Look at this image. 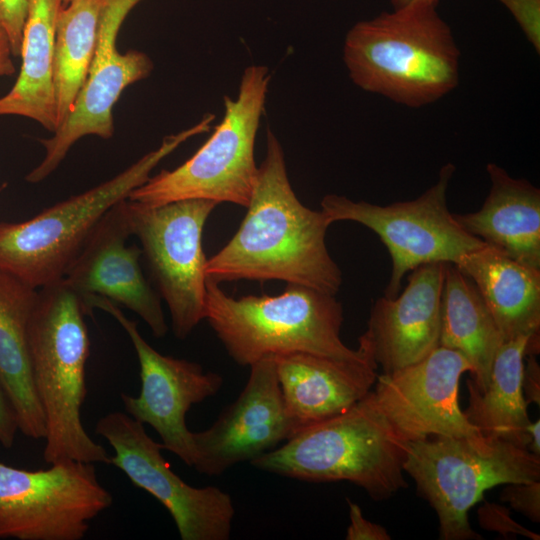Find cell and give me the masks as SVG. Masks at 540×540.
<instances>
[{"instance_id":"4fadbf2b","label":"cell","mask_w":540,"mask_h":540,"mask_svg":"<svg viewBox=\"0 0 540 540\" xmlns=\"http://www.w3.org/2000/svg\"><path fill=\"white\" fill-rule=\"evenodd\" d=\"M87 313L99 308L115 318L126 331L135 349L141 389L137 397L121 393V401L131 417L150 425L160 436L163 448L193 467L195 449L186 414L194 404L215 395L223 386V377L204 372L198 363L162 355L140 334L117 304L100 296L83 300Z\"/></svg>"},{"instance_id":"8d00e7d4","label":"cell","mask_w":540,"mask_h":540,"mask_svg":"<svg viewBox=\"0 0 540 540\" xmlns=\"http://www.w3.org/2000/svg\"><path fill=\"white\" fill-rule=\"evenodd\" d=\"M74 0H62L63 6L68 5L69 3L73 2Z\"/></svg>"},{"instance_id":"d6a6232c","label":"cell","mask_w":540,"mask_h":540,"mask_svg":"<svg viewBox=\"0 0 540 540\" xmlns=\"http://www.w3.org/2000/svg\"><path fill=\"white\" fill-rule=\"evenodd\" d=\"M522 390L527 404L540 403V367L535 355H528L527 365L523 369Z\"/></svg>"},{"instance_id":"d4e9b609","label":"cell","mask_w":540,"mask_h":540,"mask_svg":"<svg viewBox=\"0 0 540 540\" xmlns=\"http://www.w3.org/2000/svg\"><path fill=\"white\" fill-rule=\"evenodd\" d=\"M503 343L497 325L473 281L447 263L441 298L439 345L456 350L471 364L477 390L487 386L493 359Z\"/></svg>"},{"instance_id":"d590c367","label":"cell","mask_w":540,"mask_h":540,"mask_svg":"<svg viewBox=\"0 0 540 540\" xmlns=\"http://www.w3.org/2000/svg\"><path fill=\"white\" fill-rule=\"evenodd\" d=\"M439 0H390L393 9H399L414 4H433L437 5Z\"/></svg>"},{"instance_id":"7402d4cb","label":"cell","mask_w":540,"mask_h":540,"mask_svg":"<svg viewBox=\"0 0 540 540\" xmlns=\"http://www.w3.org/2000/svg\"><path fill=\"white\" fill-rule=\"evenodd\" d=\"M456 265L473 281L503 343L522 335L540 337V270L485 245Z\"/></svg>"},{"instance_id":"f546056e","label":"cell","mask_w":540,"mask_h":540,"mask_svg":"<svg viewBox=\"0 0 540 540\" xmlns=\"http://www.w3.org/2000/svg\"><path fill=\"white\" fill-rule=\"evenodd\" d=\"M513 15L526 38L540 52V0H499Z\"/></svg>"},{"instance_id":"83f0119b","label":"cell","mask_w":540,"mask_h":540,"mask_svg":"<svg viewBox=\"0 0 540 540\" xmlns=\"http://www.w3.org/2000/svg\"><path fill=\"white\" fill-rule=\"evenodd\" d=\"M28 0H0V28L8 37L12 55L20 56Z\"/></svg>"},{"instance_id":"ba28073f","label":"cell","mask_w":540,"mask_h":540,"mask_svg":"<svg viewBox=\"0 0 540 540\" xmlns=\"http://www.w3.org/2000/svg\"><path fill=\"white\" fill-rule=\"evenodd\" d=\"M270 79L268 67H246L236 98L224 97L223 119L208 140L177 168L149 177L128 199L151 206L206 199L247 207L258 174L255 140Z\"/></svg>"},{"instance_id":"7c38bea8","label":"cell","mask_w":540,"mask_h":540,"mask_svg":"<svg viewBox=\"0 0 540 540\" xmlns=\"http://www.w3.org/2000/svg\"><path fill=\"white\" fill-rule=\"evenodd\" d=\"M95 431L114 451L110 464L167 509L182 540L230 538L235 514L231 496L215 486L187 484L171 469L161 454L162 443L147 434L144 424L115 411L101 417Z\"/></svg>"},{"instance_id":"484cf974","label":"cell","mask_w":540,"mask_h":540,"mask_svg":"<svg viewBox=\"0 0 540 540\" xmlns=\"http://www.w3.org/2000/svg\"><path fill=\"white\" fill-rule=\"evenodd\" d=\"M101 4L102 0H74L58 14L53 83L59 125L72 110L88 76L96 48Z\"/></svg>"},{"instance_id":"4316f807","label":"cell","mask_w":540,"mask_h":540,"mask_svg":"<svg viewBox=\"0 0 540 540\" xmlns=\"http://www.w3.org/2000/svg\"><path fill=\"white\" fill-rule=\"evenodd\" d=\"M500 494V499L524 514L533 522L540 521V482L509 483Z\"/></svg>"},{"instance_id":"30bf717a","label":"cell","mask_w":540,"mask_h":540,"mask_svg":"<svg viewBox=\"0 0 540 540\" xmlns=\"http://www.w3.org/2000/svg\"><path fill=\"white\" fill-rule=\"evenodd\" d=\"M217 205L206 199L157 206L126 201L131 234L141 243L178 339L188 337L205 317L207 259L202 250V232Z\"/></svg>"},{"instance_id":"5b68a950","label":"cell","mask_w":540,"mask_h":540,"mask_svg":"<svg viewBox=\"0 0 540 540\" xmlns=\"http://www.w3.org/2000/svg\"><path fill=\"white\" fill-rule=\"evenodd\" d=\"M232 360L250 366L269 355L303 352L356 360L365 350L340 337L342 304L331 295L298 284L276 296H229L206 277L205 317Z\"/></svg>"},{"instance_id":"44dd1931","label":"cell","mask_w":540,"mask_h":540,"mask_svg":"<svg viewBox=\"0 0 540 540\" xmlns=\"http://www.w3.org/2000/svg\"><path fill=\"white\" fill-rule=\"evenodd\" d=\"M37 290L0 269V387L12 406L19 431L44 439L46 425L32 379L28 325Z\"/></svg>"},{"instance_id":"cb8c5ba5","label":"cell","mask_w":540,"mask_h":540,"mask_svg":"<svg viewBox=\"0 0 540 540\" xmlns=\"http://www.w3.org/2000/svg\"><path fill=\"white\" fill-rule=\"evenodd\" d=\"M62 7V0H28L20 73L11 90L0 97V116L30 118L52 133L59 126L53 58L56 22Z\"/></svg>"},{"instance_id":"f1b7e54d","label":"cell","mask_w":540,"mask_h":540,"mask_svg":"<svg viewBox=\"0 0 540 540\" xmlns=\"http://www.w3.org/2000/svg\"><path fill=\"white\" fill-rule=\"evenodd\" d=\"M478 519L484 529L496 531L504 537L520 534L532 540L540 539L538 534L515 522L505 506L486 502L478 510Z\"/></svg>"},{"instance_id":"2e32d148","label":"cell","mask_w":540,"mask_h":540,"mask_svg":"<svg viewBox=\"0 0 540 540\" xmlns=\"http://www.w3.org/2000/svg\"><path fill=\"white\" fill-rule=\"evenodd\" d=\"M293 435L274 355H269L250 365L246 385L217 420L206 430L192 432L193 467L201 474L220 475L275 449Z\"/></svg>"},{"instance_id":"5bb4252c","label":"cell","mask_w":540,"mask_h":540,"mask_svg":"<svg viewBox=\"0 0 540 540\" xmlns=\"http://www.w3.org/2000/svg\"><path fill=\"white\" fill-rule=\"evenodd\" d=\"M141 0H102L93 61L72 110L53 132L41 140L45 156L27 176L30 183L47 178L80 138L96 135L109 139L114 133L112 109L129 85L148 77L153 62L147 54L116 47L118 32L128 13Z\"/></svg>"},{"instance_id":"1f68e13d","label":"cell","mask_w":540,"mask_h":540,"mask_svg":"<svg viewBox=\"0 0 540 540\" xmlns=\"http://www.w3.org/2000/svg\"><path fill=\"white\" fill-rule=\"evenodd\" d=\"M18 431L16 414L0 387V445L12 448Z\"/></svg>"},{"instance_id":"6da1fadb","label":"cell","mask_w":540,"mask_h":540,"mask_svg":"<svg viewBox=\"0 0 540 540\" xmlns=\"http://www.w3.org/2000/svg\"><path fill=\"white\" fill-rule=\"evenodd\" d=\"M247 212L237 232L206 260L205 275L217 283L280 280L336 295L342 273L326 246V214L303 205L294 193L280 141L266 132Z\"/></svg>"},{"instance_id":"7a4b0ae2","label":"cell","mask_w":540,"mask_h":540,"mask_svg":"<svg viewBox=\"0 0 540 540\" xmlns=\"http://www.w3.org/2000/svg\"><path fill=\"white\" fill-rule=\"evenodd\" d=\"M436 7L414 4L353 25L343 44L351 81L410 108L453 91L459 84L460 50Z\"/></svg>"},{"instance_id":"277c9868","label":"cell","mask_w":540,"mask_h":540,"mask_svg":"<svg viewBox=\"0 0 540 540\" xmlns=\"http://www.w3.org/2000/svg\"><path fill=\"white\" fill-rule=\"evenodd\" d=\"M408 445L369 392L346 411L302 428L251 464L302 481H348L374 500H385L407 487Z\"/></svg>"},{"instance_id":"9a60e30c","label":"cell","mask_w":540,"mask_h":540,"mask_svg":"<svg viewBox=\"0 0 540 540\" xmlns=\"http://www.w3.org/2000/svg\"><path fill=\"white\" fill-rule=\"evenodd\" d=\"M458 351L438 346L423 359L377 375L372 400L390 425L410 441L430 436L481 433L466 418L458 401L459 381L472 373Z\"/></svg>"},{"instance_id":"836d02e7","label":"cell","mask_w":540,"mask_h":540,"mask_svg":"<svg viewBox=\"0 0 540 540\" xmlns=\"http://www.w3.org/2000/svg\"><path fill=\"white\" fill-rule=\"evenodd\" d=\"M12 56L8 37L0 28V76H11L15 73Z\"/></svg>"},{"instance_id":"52a82bcc","label":"cell","mask_w":540,"mask_h":540,"mask_svg":"<svg viewBox=\"0 0 540 540\" xmlns=\"http://www.w3.org/2000/svg\"><path fill=\"white\" fill-rule=\"evenodd\" d=\"M404 471L435 510L443 540L481 539L468 511L486 490L540 479V456L500 437L433 436L410 441Z\"/></svg>"},{"instance_id":"ac0fdd59","label":"cell","mask_w":540,"mask_h":540,"mask_svg":"<svg viewBox=\"0 0 540 540\" xmlns=\"http://www.w3.org/2000/svg\"><path fill=\"white\" fill-rule=\"evenodd\" d=\"M447 263L420 265L393 298L380 297L372 306L366 331L359 337L383 373L411 365L439 345L441 298Z\"/></svg>"},{"instance_id":"8fae6325","label":"cell","mask_w":540,"mask_h":540,"mask_svg":"<svg viewBox=\"0 0 540 540\" xmlns=\"http://www.w3.org/2000/svg\"><path fill=\"white\" fill-rule=\"evenodd\" d=\"M92 463L65 460L26 470L0 461V538L81 540L111 506Z\"/></svg>"},{"instance_id":"ffe728a7","label":"cell","mask_w":540,"mask_h":540,"mask_svg":"<svg viewBox=\"0 0 540 540\" xmlns=\"http://www.w3.org/2000/svg\"><path fill=\"white\" fill-rule=\"evenodd\" d=\"M486 170L489 193L476 211L454 214L470 235L519 263L540 270V190L495 163Z\"/></svg>"},{"instance_id":"603a6c76","label":"cell","mask_w":540,"mask_h":540,"mask_svg":"<svg viewBox=\"0 0 540 540\" xmlns=\"http://www.w3.org/2000/svg\"><path fill=\"white\" fill-rule=\"evenodd\" d=\"M539 339L522 335L502 343L483 391L471 379L466 381L469 405L463 412L484 436L500 437L527 449L531 420L522 390L523 361L525 356L538 354Z\"/></svg>"},{"instance_id":"8992f818","label":"cell","mask_w":540,"mask_h":540,"mask_svg":"<svg viewBox=\"0 0 540 540\" xmlns=\"http://www.w3.org/2000/svg\"><path fill=\"white\" fill-rule=\"evenodd\" d=\"M215 119L205 114L200 122L165 137L112 179L55 204L19 223H0V269L32 288L63 279L88 237L104 215L150 177L157 164L196 135L208 132Z\"/></svg>"},{"instance_id":"4dcf8cb0","label":"cell","mask_w":540,"mask_h":540,"mask_svg":"<svg viewBox=\"0 0 540 540\" xmlns=\"http://www.w3.org/2000/svg\"><path fill=\"white\" fill-rule=\"evenodd\" d=\"M349 506L350 524L347 528V540H390L391 536L386 529L376 523L367 520L360 506L347 499Z\"/></svg>"},{"instance_id":"d6986e66","label":"cell","mask_w":540,"mask_h":540,"mask_svg":"<svg viewBox=\"0 0 540 540\" xmlns=\"http://www.w3.org/2000/svg\"><path fill=\"white\" fill-rule=\"evenodd\" d=\"M362 348L366 353L356 360L303 352L274 355L284 406L294 434L346 411L372 390L378 365Z\"/></svg>"},{"instance_id":"e575fe53","label":"cell","mask_w":540,"mask_h":540,"mask_svg":"<svg viewBox=\"0 0 540 540\" xmlns=\"http://www.w3.org/2000/svg\"><path fill=\"white\" fill-rule=\"evenodd\" d=\"M540 421L537 420L528 425L527 430L530 435V443L527 446V450L537 456H540V438H539Z\"/></svg>"},{"instance_id":"9c48e42d","label":"cell","mask_w":540,"mask_h":540,"mask_svg":"<svg viewBox=\"0 0 540 540\" xmlns=\"http://www.w3.org/2000/svg\"><path fill=\"white\" fill-rule=\"evenodd\" d=\"M456 167L445 164L437 181L419 197L389 205L353 201L328 194L321 210L330 222L352 221L371 229L387 247L392 270L384 296L400 292L407 272L434 262L454 263L468 252L486 244L467 233L447 206V191Z\"/></svg>"},{"instance_id":"e0dca14e","label":"cell","mask_w":540,"mask_h":540,"mask_svg":"<svg viewBox=\"0 0 540 540\" xmlns=\"http://www.w3.org/2000/svg\"><path fill=\"white\" fill-rule=\"evenodd\" d=\"M126 201L112 207L100 220L67 268L63 281L81 300L104 297L136 313L157 338L168 332L161 297L141 269V248L127 245L131 236Z\"/></svg>"},{"instance_id":"3957f363","label":"cell","mask_w":540,"mask_h":540,"mask_svg":"<svg viewBox=\"0 0 540 540\" xmlns=\"http://www.w3.org/2000/svg\"><path fill=\"white\" fill-rule=\"evenodd\" d=\"M79 295L62 279L40 288L28 325L34 388L46 433L43 458L110 464L105 448L86 432L81 409L86 399L90 341Z\"/></svg>"}]
</instances>
